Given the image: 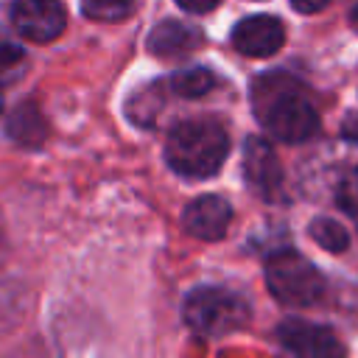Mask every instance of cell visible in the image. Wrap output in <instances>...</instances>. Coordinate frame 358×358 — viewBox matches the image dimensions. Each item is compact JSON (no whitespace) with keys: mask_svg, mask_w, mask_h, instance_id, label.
I'll return each instance as SVG.
<instances>
[{"mask_svg":"<svg viewBox=\"0 0 358 358\" xmlns=\"http://www.w3.org/2000/svg\"><path fill=\"white\" fill-rule=\"evenodd\" d=\"M229 151L227 131L213 120H185L171 129L165 143L168 165L190 179L213 176Z\"/></svg>","mask_w":358,"mask_h":358,"instance_id":"cell-2","label":"cell"},{"mask_svg":"<svg viewBox=\"0 0 358 358\" xmlns=\"http://www.w3.org/2000/svg\"><path fill=\"white\" fill-rule=\"evenodd\" d=\"M327 3H330V0H291V6H294L296 11H302V14H316V11H322Z\"/></svg>","mask_w":358,"mask_h":358,"instance_id":"cell-18","label":"cell"},{"mask_svg":"<svg viewBox=\"0 0 358 358\" xmlns=\"http://www.w3.org/2000/svg\"><path fill=\"white\" fill-rule=\"evenodd\" d=\"M282 42H285V28L271 14L246 17L232 31L235 50H241L243 56H255V59H263V56L277 53L282 48Z\"/></svg>","mask_w":358,"mask_h":358,"instance_id":"cell-8","label":"cell"},{"mask_svg":"<svg viewBox=\"0 0 358 358\" xmlns=\"http://www.w3.org/2000/svg\"><path fill=\"white\" fill-rule=\"evenodd\" d=\"M350 22H352V28L358 31V0H355V6H352V11H350Z\"/></svg>","mask_w":358,"mask_h":358,"instance_id":"cell-19","label":"cell"},{"mask_svg":"<svg viewBox=\"0 0 358 358\" xmlns=\"http://www.w3.org/2000/svg\"><path fill=\"white\" fill-rule=\"evenodd\" d=\"M140 6V0H81V8L90 20H101V22H117L129 14H134V8Z\"/></svg>","mask_w":358,"mask_h":358,"instance_id":"cell-11","label":"cell"},{"mask_svg":"<svg viewBox=\"0 0 358 358\" xmlns=\"http://www.w3.org/2000/svg\"><path fill=\"white\" fill-rule=\"evenodd\" d=\"M266 285L285 305H316L324 296V277L294 249H282L266 260Z\"/></svg>","mask_w":358,"mask_h":358,"instance_id":"cell-3","label":"cell"},{"mask_svg":"<svg viewBox=\"0 0 358 358\" xmlns=\"http://www.w3.org/2000/svg\"><path fill=\"white\" fill-rule=\"evenodd\" d=\"M310 238H313L319 246H324L327 252H344V249L350 246L347 229H344L338 221H333V218H316V221L310 224Z\"/></svg>","mask_w":358,"mask_h":358,"instance_id":"cell-12","label":"cell"},{"mask_svg":"<svg viewBox=\"0 0 358 358\" xmlns=\"http://www.w3.org/2000/svg\"><path fill=\"white\" fill-rule=\"evenodd\" d=\"M299 84L288 76H263L252 87V106L263 129L282 143L310 140L319 129V115L313 103L299 95Z\"/></svg>","mask_w":358,"mask_h":358,"instance_id":"cell-1","label":"cell"},{"mask_svg":"<svg viewBox=\"0 0 358 358\" xmlns=\"http://www.w3.org/2000/svg\"><path fill=\"white\" fill-rule=\"evenodd\" d=\"M201 45V31L179 22V20H165L159 25H154V31L148 34V53L159 56V59H173L182 53H190Z\"/></svg>","mask_w":358,"mask_h":358,"instance_id":"cell-10","label":"cell"},{"mask_svg":"<svg viewBox=\"0 0 358 358\" xmlns=\"http://www.w3.org/2000/svg\"><path fill=\"white\" fill-rule=\"evenodd\" d=\"M277 336L294 358H344V344L338 341L333 330L322 324L302 322V319H285L277 327Z\"/></svg>","mask_w":358,"mask_h":358,"instance_id":"cell-5","label":"cell"},{"mask_svg":"<svg viewBox=\"0 0 358 358\" xmlns=\"http://www.w3.org/2000/svg\"><path fill=\"white\" fill-rule=\"evenodd\" d=\"M229 221H232V207L221 196H199L182 213L185 229L199 241L224 238V232L229 229Z\"/></svg>","mask_w":358,"mask_h":358,"instance_id":"cell-9","label":"cell"},{"mask_svg":"<svg viewBox=\"0 0 358 358\" xmlns=\"http://www.w3.org/2000/svg\"><path fill=\"white\" fill-rule=\"evenodd\" d=\"M185 11H193V14H204V11H210V8H215L218 6V0H176Z\"/></svg>","mask_w":358,"mask_h":358,"instance_id":"cell-17","label":"cell"},{"mask_svg":"<svg viewBox=\"0 0 358 358\" xmlns=\"http://www.w3.org/2000/svg\"><path fill=\"white\" fill-rule=\"evenodd\" d=\"M173 90L185 98H199L207 90H213V73L204 67H190L173 76Z\"/></svg>","mask_w":358,"mask_h":358,"instance_id":"cell-13","label":"cell"},{"mask_svg":"<svg viewBox=\"0 0 358 358\" xmlns=\"http://www.w3.org/2000/svg\"><path fill=\"white\" fill-rule=\"evenodd\" d=\"M338 204L350 215H358V168L347 171V176L338 182Z\"/></svg>","mask_w":358,"mask_h":358,"instance_id":"cell-16","label":"cell"},{"mask_svg":"<svg viewBox=\"0 0 358 358\" xmlns=\"http://www.w3.org/2000/svg\"><path fill=\"white\" fill-rule=\"evenodd\" d=\"M22 62H25V53L17 45H0V87L22 70Z\"/></svg>","mask_w":358,"mask_h":358,"instance_id":"cell-15","label":"cell"},{"mask_svg":"<svg viewBox=\"0 0 358 358\" xmlns=\"http://www.w3.org/2000/svg\"><path fill=\"white\" fill-rule=\"evenodd\" d=\"M34 126H36V129H45L42 120H39V112L31 109V106H20V109L14 112V117L8 120V131H11L17 140H22V143H34V140H36V137L31 134Z\"/></svg>","mask_w":358,"mask_h":358,"instance_id":"cell-14","label":"cell"},{"mask_svg":"<svg viewBox=\"0 0 358 358\" xmlns=\"http://www.w3.org/2000/svg\"><path fill=\"white\" fill-rule=\"evenodd\" d=\"M249 308L241 296L224 288H196L185 299V322L199 336H224L243 327Z\"/></svg>","mask_w":358,"mask_h":358,"instance_id":"cell-4","label":"cell"},{"mask_svg":"<svg viewBox=\"0 0 358 358\" xmlns=\"http://www.w3.org/2000/svg\"><path fill=\"white\" fill-rule=\"evenodd\" d=\"M243 176L249 190H255L260 199L274 201L282 190V168L274 154V148L263 137H249L243 145Z\"/></svg>","mask_w":358,"mask_h":358,"instance_id":"cell-7","label":"cell"},{"mask_svg":"<svg viewBox=\"0 0 358 358\" xmlns=\"http://www.w3.org/2000/svg\"><path fill=\"white\" fill-rule=\"evenodd\" d=\"M0 109H3V90H0Z\"/></svg>","mask_w":358,"mask_h":358,"instance_id":"cell-20","label":"cell"},{"mask_svg":"<svg viewBox=\"0 0 358 358\" xmlns=\"http://www.w3.org/2000/svg\"><path fill=\"white\" fill-rule=\"evenodd\" d=\"M11 22L31 42H50L64 31L67 11L59 0H17Z\"/></svg>","mask_w":358,"mask_h":358,"instance_id":"cell-6","label":"cell"}]
</instances>
